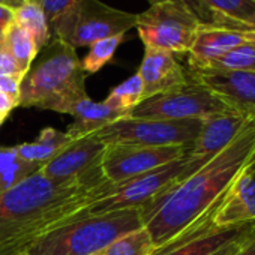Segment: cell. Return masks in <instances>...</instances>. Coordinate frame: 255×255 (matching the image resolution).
Instances as JSON below:
<instances>
[{
	"mask_svg": "<svg viewBox=\"0 0 255 255\" xmlns=\"http://www.w3.org/2000/svg\"><path fill=\"white\" fill-rule=\"evenodd\" d=\"M111 185L101 167L66 183H57L39 170L26 177L0 194V255L26 254L44 236L80 219Z\"/></svg>",
	"mask_w": 255,
	"mask_h": 255,
	"instance_id": "1",
	"label": "cell"
},
{
	"mask_svg": "<svg viewBox=\"0 0 255 255\" xmlns=\"http://www.w3.org/2000/svg\"><path fill=\"white\" fill-rule=\"evenodd\" d=\"M255 158V117L219 155L162 197L140 207L141 219L159 249L213 216L234 179ZM155 249V251H156Z\"/></svg>",
	"mask_w": 255,
	"mask_h": 255,
	"instance_id": "2",
	"label": "cell"
},
{
	"mask_svg": "<svg viewBox=\"0 0 255 255\" xmlns=\"http://www.w3.org/2000/svg\"><path fill=\"white\" fill-rule=\"evenodd\" d=\"M84 98H89L86 72L77 50L60 39H51L21 81L18 107L71 114Z\"/></svg>",
	"mask_w": 255,
	"mask_h": 255,
	"instance_id": "3",
	"label": "cell"
},
{
	"mask_svg": "<svg viewBox=\"0 0 255 255\" xmlns=\"http://www.w3.org/2000/svg\"><path fill=\"white\" fill-rule=\"evenodd\" d=\"M144 227L140 207L86 216L38 240L29 255H102L119 237Z\"/></svg>",
	"mask_w": 255,
	"mask_h": 255,
	"instance_id": "4",
	"label": "cell"
},
{
	"mask_svg": "<svg viewBox=\"0 0 255 255\" xmlns=\"http://www.w3.org/2000/svg\"><path fill=\"white\" fill-rule=\"evenodd\" d=\"M203 165L206 164L189 159L186 153L183 158L173 161L164 167L155 168L152 171L123 180L120 183H113L102 198L92 203L83 212L81 218L101 215L113 210L141 207L143 204L156 200L171 191L176 185L188 179Z\"/></svg>",
	"mask_w": 255,
	"mask_h": 255,
	"instance_id": "5",
	"label": "cell"
},
{
	"mask_svg": "<svg viewBox=\"0 0 255 255\" xmlns=\"http://www.w3.org/2000/svg\"><path fill=\"white\" fill-rule=\"evenodd\" d=\"M203 120H162L122 117L92 134L105 146L138 144V146H177L189 147L201 131Z\"/></svg>",
	"mask_w": 255,
	"mask_h": 255,
	"instance_id": "6",
	"label": "cell"
},
{
	"mask_svg": "<svg viewBox=\"0 0 255 255\" xmlns=\"http://www.w3.org/2000/svg\"><path fill=\"white\" fill-rule=\"evenodd\" d=\"M201 24L197 15L183 5L165 2L138 14L135 27L144 48L188 54Z\"/></svg>",
	"mask_w": 255,
	"mask_h": 255,
	"instance_id": "7",
	"label": "cell"
},
{
	"mask_svg": "<svg viewBox=\"0 0 255 255\" xmlns=\"http://www.w3.org/2000/svg\"><path fill=\"white\" fill-rule=\"evenodd\" d=\"M191 75V74H189ZM234 113L221 98L200 84L192 75L191 80L171 92L144 99L129 114L135 119H162V120H189Z\"/></svg>",
	"mask_w": 255,
	"mask_h": 255,
	"instance_id": "8",
	"label": "cell"
},
{
	"mask_svg": "<svg viewBox=\"0 0 255 255\" xmlns=\"http://www.w3.org/2000/svg\"><path fill=\"white\" fill-rule=\"evenodd\" d=\"M189 147L177 146H138V144H108L102 153L101 168L105 179L120 183L164 167L183 158Z\"/></svg>",
	"mask_w": 255,
	"mask_h": 255,
	"instance_id": "9",
	"label": "cell"
},
{
	"mask_svg": "<svg viewBox=\"0 0 255 255\" xmlns=\"http://www.w3.org/2000/svg\"><path fill=\"white\" fill-rule=\"evenodd\" d=\"M138 14L120 11L105 5L101 0H83L72 20L68 38L63 41L72 48L90 47L93 42L126 35L137 26Z\"/></svg>",
	"mask_w": 255,
	"mask_h": 255,
	"instance_id": "10",
	"label": "cell"
},
{
	"mask_svg": "<svg viewBox=\"0 0 255 255\" xmlns=\"http://www.w3.org/2000/svg\"><path fill=\"white\" fill-rule=\"evenodd\" d=\"M189 74L234 113L255 116V72L245 71H197Z\"/></svg>",
	"mask_w": 255,
	"mask_h": 255,
	"instance_id": "11",
	"label": "cell"
},
{
	"mask_svg": "<svg viewBox=\"0 0 255 255\" xmlns=\"http://www.w3.org/2000/svg\"><path fill=\"white\" fill-rule=\"evenodd\" d=\"M105 144L101 143L96 137L87 135L78 140H74L66 149H63L56 158L44 164L39 171L57 182L66 183L75 179H80L90 171L101 167L102 153Z\"/></svg>",
	"mask_w": 255,
	"mask_h": 255,
	"instance_id": "12",
	"label": "cell"
},
{
	"mask_svg": "<svg viewBox=\"0 0 255 255\" xmlns=\"http://www.w3.org/2000/svg\"><path fill=\"white\" fill-rule=\"evenodd\" d=\"M212 222L216 228L255 222V158L227 189Z\"/></svg>",
	"mask_w": 255,
	"mask_h": 255,
	"instance_id": "13",
	"label": "cell"
},
{
	"mask_svg": "<svg viewBox=\"0 0 255 255\" xmlns=\"http://www.w3.org/2000/svg\"><path fill=\"white\" fill-rule=\"evenodd\" d=\"M251 119L239 113H224L204 119L197 140L188 150V158L207 164L231 144Z\"/></svg>",
	"mask_w": 255,
	"mask_h": 255,
	"instance_id": "14",
	"label": "cell"
},
{
	"mask_svg": "<svg viewBox=\"0 0 255 255\" xmlns=\"http://www.w3.org/2000/svg\"><path fill=\"white\" fill-rule=\"evenodd\" d=\"M137 74L143 81V101L179 89L191 80L189 71H185L176 54L153 48H144V57Z\"/></svg>",
	"mask_w": 255,
	"mask_h": 255,
	"instance_id": "15",
	"label": "cell"
},
{
	"mask_svg": "<svg viewBox=\"0 0 255 255\" xmlns=\"http://www.w3.org/2000/svg\"><path fill=\"white\" fill-rule=\"evenodd\" d=\"M242 32L215 24H201L195 41L188 53L189 71H200L210 62L227 54L233 48L242 45Z\"/></svg>",
	"mask_w": 255,
	"mask_h": 255,
	"instance_id": "16",
	"label": "cell"
},
{
	"mask_svg": "<svg viewBox=\"0 0 255 255\" xmlns=\"http://www.w3.org/2000/svg\"><path fill=\"white\" fill-rule=\"evenodd\" d=\"M71 116L74 117V122L68 126L66 135L72 140H78L98 132L122 117H126L128 113L116 110L104 102H93L90 98H84L74 107Z\"/></svg>",
	"mask_w": 255,
	"mask_h": 255,
	"instance_id": "17",
	"label": "cell"
},
{
	"mask_svg": "<svg viewBox=\"0 0 255 255\" xmlns=\"http://www.w3.org/2000/svg\"><path fill=\"white\" fill-rule=\"evenodd\" d=\"M254 228H255V222H246V224H239L224 228H212L191 239L189 242L162 251H155L152 255H209L218 251L221 246L227 245L228 242L252 231Z\"/></svg>",
	"mask_w": 255,
	"mask_h": 255,
	"instance_id": "18",
	"label": "cell"
},
{
	"mask_svg": "<svg viewBox=\"0 0 255 255\" xmlns=\"http://www.w3.org/2000/svg\"><path fill=\"white\" fill-rule=\"evenodd\" d=\"M72 141L74 140L69 138L66 132L57 131L54 128H44L35 141L21 143L15 146V150L20 159L42 167L44 164L56 158Z\"/></svg>",
	"mask_w": 255,
	"mask_h": 255,
	"instance_id": "19",
	"label": "cell"
},
{
	"mask_svg": "<svg viewBox=\"0 0 255 255\" xmlns=\"http://www.w3.org/2000/svg\"><path fill=\"white\" fill-rule=\"evenodd\" d=\"M213 14L215 26L242 30L255 18V0H200Z\"/></svg>",
	"mask_w": 255,
	"mask_h": 255,
	"instance_id": "20",
	"label": "cell"
},
{
	"mask_svg": "<svg viewBox=\"0 0 255 255\" xmlns=\"http://www.w3.org/2000/svg\"><path fill=\"white\" fill-rule=\"evenodd\" d=\"M36 2L45 14L51 39L65 41L83 0H36Z\"/></svg>",
	"mask_w": 255,
	"mask_h": 255,
	"instance_id": "21",
	"label": "cell"
},
{
	"mask_svg": "<svg viewBox=\"0 0 255 255\" xmlns=\"http://www.w3.org/2000/svg\"><path fill=\"white\" fill-rule=\"evenodd\" d=\"M14 21L23 27L33 38L38 51H41L50 41V29L45 14L36 0H26L14 9Z\"/></svg>",
	"mask_w": 255,
	"mask_h": 255,
	"instance_id": "22",
	"label": "cell"
},
{
	"mask_svg": "<svg viewBox=\"0 0 255 255\" xmlns=\"http://www.w3.org/2000/svg\"><path fill=\"white\" fill-rule=\"evenodd\" d=\"M2 42L5 44L8 51L12 54V57L17 60L20 68L24 72H27L33 63V60L36 59L38 53H39L36 45H35V41L29 35V32H26L23 27H20L14 21L11 24V27L8 29Z\"/></svg>",
	"mask_w": 255,
	"mask_h": 255,
	"instance_id": "23",
	"label": "cell"
},
{
	"mask_svg": "<svg viewBox=\"0 0 255 255\" xmlns=\"http://www.w3.org/2000/svg\"><path fill=\"white\" fill-rule=\"evenodd\" d=\"M143 102V81L138 74H134L119 86H116L105 98L104 104L129 114L138 104Z\"/></svg>",
	"mask_w": 255,
	"mask_h": 255,
	"instance_id": "24",
	"label": "cell"
},
{
	"mask_svg": "<svg viewBox=\"0 0 255 255\" xmlns=\"http://www.w3.org/2000/svg\"><path fill=\"white\" fill-rule=\"evenodd\" d=\"M155 243L146 230L141 227L132 233H128L113 242L102 255H152L155 252Z\"/></svg>",
	"mask_w": 255,
	"mask_h": 255,
	"instance_id": "25",
	"label": "cell"
},
{
	"mask_svg": "<svg viewBox=\"0 0 255 255\" xmlns=\"http://www.w3.org/2000/svg\"><path fill=\"white\" fill-rule=\"evenodd\" d=\"M200 71H245L255 72V50L243 42L242 45L233 48L219 59L210 62L206 68ZM197 72V71H194Z\"/></svg>",
	"mask_w": 255,
	"mask_h": 255,
	"instance_id": "26",
	"label": "cell"
},
{
	"mask_svg": "<svg viewBox=\"0 0 255 255\" xmlns=\"http://www.w3.org/2000/svg\"><path fill=\"white\" fill-rule=\"evenodd\" d=\"M123 41H125V35H116V36H110V38L93 42L89 47L87 56L81 60V66H83V71L86 72V75L96 74L108 62H111L116 50L119 48V45Z\"/></svg>",
	"mask_w": 255,
	"mask_h": 255,
	"instance_id": "27",
	"label": "cell"
},
{
	"mask_svg": "<svg viewBox=\"0 0 255 255\" xmlns=\"http://www.w3.org/2000/svg\"><path fill=\"white\" fill-rule=\"evenodd\" d=\"M147 2L150 3V6L156 5V3H165V2L179 3V5H183L185 8H188L191 12H194L203 24H213V21H215L213 14L200 2V0H147Z\"/></svg>",
	"mask_w": 255,
	"mask_h": 255,
	"instance_id": "28",
	"label": "cell"
},
{
	"mask_svg": "<svg viewBox=\"0 0 255 255\" xmlns=\"http://www.w3.org/2000/svg\"><path fill=\"white\" fill-rule=\"evenodd\" d=\"M0 75H11V77H23L26 72L20 68L17 60L8 51L3 42H0Z\"/></svg>",
	"mask_w": 255,
	"mask_h": 255,
	"instance_id": "29",
	"label": "cell"
},
{
	"mask_svg": "<svg viewBox=\"0 0 255 255\" xmlns=\"http://www.w3.org/2000/svg\"><path fill=\"white\" fill-rule=\"evenodd\" d=\"M23 77H11V75H0V92L6 96L20 102V89H21Z\"/></svg>",
	"mask_w": 255,
	"mask_h": 255,
	"instance_id": "30",
	"label": "cell"
},
{
	"mask_svg": "<svg viewBox=\"0 0 255 255\" xmlns=\"http://www.w3.org/2000/svg\"><path fill=\"white\" fill-rule=\"evenodd\" d=\"M254 233H255V228L252 231H249V233H246V234H243V236H240V237H237V239H234L231 242H228L227 245L221 246L218 251H215V252H212L209 255H237L243 249V246L249 242V239L252 237Z\"/></svg>",
	"mask_w": 255,
	"mask_h": 255,
	"instance_id": "31",
	"label": "cell"
},
{
	"mask_svg": "<svg viewBox=\"0 0 255 255\" xmlns=\"http://www.w3.org/2000/svg\"><path fill=\"white\" fill-rule=\"evenodd\" d=\"M12 23H14V8L0 3V42L3 41Z\"/></svg>",
	"mask_w": 255,
	"mask_h": 255,
	"instance_id": "32",
	"label": "cell"
},
{
	"mask_svg": "<svg viewBox=\"0 0 255 255\" xmlns=\"http://www.w3.org/2000/svg\"><path fill=\"white\" fill-rule=\"evenodd\" d=\"M18 161V155L14 147H3L0 146V174L5 173L9 167H12Z\"/></svg>",
	"mask_w": 255,
	"mask_h": 255,
	"instance_id": "33",
	"label": "cell"
},
{
	"mask_svg": "<svg viewBox=\"0 0 255 255\" xmlns=\"http://www.w3.org/2000/svg\"><path fill=\"white\" fill-rule=\"evenodd\" d=\"M15 107H18V101H15V99H12V98H9L5 93L0 92V125L6 120V117L11 114V111Z\"/></svg>",
	"mask_w": 255,
	"mask_h": 255,
	"instance_id": "34",
	"label": "cell"
},
{
	"mask_svg": "<svg viewBox=\"0 0 255 255\" xmlns=\"http://www.w3.org/2000/svg\"><path fill=\"white\" fill-rule=\"evenodd\" d=\"M237 255H255V233L249 239V242L243 246V249Z\"/></svg>",
	"mask_w": 255,
	"mask_h": 255,
	"instance_id": "35",
	"label": "cell"
},
{
	"mask_svg": "<svg viewBox=\"0 0 255 255\" xmlns=\"http://www.w3.org/2000/svg\"><path fill=\"white\" fill-rule=\"evenodd\" d=\"M239 32H242L243 41L255 50V30H239Z\"/></svg>",
	"mask_w": 255,
	"mask_h": 255,
	"instance_id": "36",
	"label": "cell"
},
{
	"mask_svg": "<svg viewBox=\"0 0 255 255\" xmlns=\"http://www.w3.org/2000/svg\"><path fill=\"white\" fill-rule=\"evenodd\" d=\"M0 3H2V5H6V6H11V8H18L21 3H18L17 2V0H0Z\"/></svg>",
	"mask_w": 255,
	"mask_h": 255,
	"instance_id": "37",
	"label": "cell"
},
{
	"mask_svg": "<svg viewBox=\"0 0 255 255\" xmlns=\"http://www.w3.org/2000/svg\"><path fill=\"white\" fill-rule=\"evenodd\" d=\"M242 30H255V18H254V21H252L248 27H245V29H242Z\"/></svg>",
	"mask_w": 255,
	"mask_h": 255,
	"instance_id": "38",
	"label": "cell"
},
{
	"mask_svg": "<svg viewBox=\"0 0 255 255\" xmlns=\"http://www.w3.org/2000/svg\"><path fill=\"white\" fill-rule=\"evenodd\" d=\"M17 2H18V3H23V2H26V0H17Z\"/></svg>",
	"mask_w": 255,
	"mask_h": 255,
	"instance_id": "39",
	"label": "cell"
},
{
	"mask_svg": "<svg viewBox=\"0 0 255 255\" xmlns=\"http://www.w3.org/2000/svg\"><path fill=\"white\" fill-rule=\"evenodd\" d=\"M21 255H29V254H27V252H26V254H21Z\"/></svg>",
	"mask_w": 255,
	"mask_h": 255,
	"instance_id": "40",
	"label": "cell"
}]
</instances>
